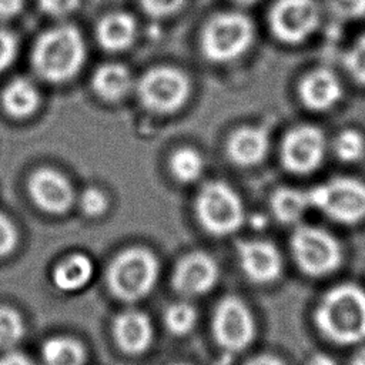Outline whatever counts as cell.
<instances>
[{
  "mask_svg": "<svg viewBox=\"0 0 365 365\" xmlns=\"http://www.w3.org/2000/svg\"><path fill=\"white\" fill-rule=\"evenodd\" d=\"M244 365H285L278 356L271 354H258L245 361Z\"/></svg>",
  "mask_w": 365,
  "mask_h": 365,
  "instance_id": "obj_37",
  "label": "cell"
},
{
  "mask_svg": "<svg viewBox=\"0 0 365 365\" xmlns=\"http://www.w3.org/2000/svg\"><path fill=\"white\" fill-rule=\"evenodd\" d=\"M131 74L118 63H108L98 67L93 76V88L104 100H118L128 93Z\"/></svg>",
  "mask_w": 365,
  "mask_h": 365,
  "instance_id": "obj_21",
  "label": "cell"
},
{
  "mask_svg": "<svg viewBox=\"0 0 365 365\" xmlns=\"http://www.w3.org/2000/svg\"><path fill=\"white\" fill-rule=\"evenodd\" d=\"M351 365H365V348L359 349V351L354 355V358H352V361H351Z\"/></svg>",
  "mask_w": 365,
  "mask_h": 365,
  "instance_id": "obj_39",
  "label": "cell"
},
{
  "mask_svg": "<svg viewBox=\"0 0 365 365\" xmlns=\"http://www.w3.org/2000/svg\"><path fill=\"white\" fill-rule=\"evenodd\" d=\"M211 335L224 352L248 349L257 336V321L248 304L238 295L222 297L212 311Z\"/></svg>",
  "mask_w": 365,
  "mask_h": 365,
  "instance_id": "obj_5",
  "label": "cell"
},
{
  "mask_svg": "<svg viewBox=\"0 0 365 365\" xmlns=\"http://www.w3.org/2000/svg\"><path fill=\"white\" fill-rule=\"evenodd\" d=\"M24 0H0V19H11L20 13Z\"/></svg>",
  "mask_w": 365,
  "mask_h": 365,
  "instance_id": "obj_36",
  "label": "cell"
},
{
  "mask_svg": "<svg viewBox=\"0 0 365 365\" xmlns=\"http://www.w3.org/2000/svg\"><path fill=\"white\" fill-rule=\"evenodd\" d=\"M307 194L309 205L334 221L356 224L365 218V182L355 177H334Z\"/></svg>",
  "mask_w": 365,
  "mask_h": 365,
  "instance_id": "obj_6",
  "label": "cell"
},
{
  "mask_svg": "<svg viewBox=\"0 0 365 365\" xmlns=\"http://www.w3.org/2000/svg\"><path fill=\"white\" fill-rule=\"evenodd\" d=\"M254 40L252 21L237 11L214 16L205 26L201 38L204 56L217 63L240 57Z\"/></svg>",
  "mask_w": 365,
  "mask_h": 365,
  "instance_id": "obj_7",
  "label": "cell"
},
{
  "mask_svg": "<svg viewBox=\"0 0 365 365\" xmlns=\"http://www.w3.org/2000/svg\"><path fill=\"white\" fill-rule=\"evenodd\" d=\"M328 145V138L319 127L312 124H299L291 128L282 140V165L294 174H311L322 165Z\"/></svg>",
  "mask_w": 365,
  "mask_h": 365,
  "instance_id": "obj_9",
  "label": "cell"
},
{
  "mask_svg": "<svg viewBox=\"0 0 365 365\" xmlns=\"http://www.w3.org/2000/svg\"><path fill=\"white\" fill-rule=\"evenodd\" d=\"M202 158L192 148H180L174 153L170 161L173 175L181 182H192L202 173Z\"/></svg>",
  "mask_w": 365,
  "mask_h": 365,
  "instance_id": "obj_27",
  "label": "cell"
},
{
  "mask_svg": "<svg viewBox=\"0 0 365 365\" xmlns=\"http://www.w3.org/2000/svg\"><path fill=\"white\" fill-rule=\"evenodd\" d=\"M140 3L148 14L154 17H163L178 10L184 0H140Z\"/></svg>",
  "mask_w": 365,
  "mask_h": 365,
  "instance_id": "obj_33",
  "label": "cell"
},
{
  "mask_svg": "<svg viewBox=\"0 0 365 365\" xmlns=\"http://www.w3.org/2000/svg\"><path fill=\"white\" fill-rule=\"evenodd\" d=\"M301 103L311 111H329L344 97V87L339 77L327 67H318L307 73L298 86Z\"/></svg>",
  "mask_w": 365,
  "mask_h": 365,
  "instance_id": "obj_16",
  "label": "cell"
},
{
  "mask_svg": "<svg viewBox=\"0 0 365 365\" xmlns=\"http://www.w3.org/2000/svg\"><path fill=\"white\" fill-rule=\"evenodd\" d=\"M308 365H336L335 361L332 358H329L328 355L324 354H318L315 356H312V359L309 361Z\"/></svg>",
  "mask_w": 365,
  "mask_h": 365,
  "instance_id": "obj_38",
  "label": "cell"
},
{
  "mask_svg": "<svg viewBox=\"0 0 365 365\" xmlns=\"http://www.w3.org/2000/svg\"><path fill=\"white\" fill-rule=\"evenodd\" d=\"M168 365H187L184 362H173V364H168Z\"/></svg>",
  "mask_w": 365,
  "mask_h": 365,
  "instance_id": "obj_41",
  "label": "cell"
},
{
  "mask_svg": "<svg viewBox=\"0 0 365 365\" xmlns=\"http://www.w3.org/2000/svg\"><path fill=\"white\" fill-rule=\"evenodd\" d=\"M327 7L339 20H359L365 17V0H327Z\"/></svg>",
  "mask_w": 365,
  "mask_h": 365,
  "instance_id": "obj_30",
  "label": "cell"
},
{
  "mask_svg": "<svg viewBox=\"0 0 365 365\" xmlns=\"http://www.w3.org/2000/svg\"><path fill=\"white\" fill-rule=\"evenodd\" d=\"M19 245V231L14 222L0 212V259L10 257Z\"/></svg>",
  "mask_w": 365,
  "mask_h": 365,
  "instance_id": "obj_31",
  "label": "cell"
},
{
  "mask_svg": "<svg viewBox=\"0 0 365 365\" xmlns=\"http://www.w3.org/2000/svg\"><path fill=\"white\" fill-rule=\"evenodd\" d=\"M84 57L86 47L80 31L73 26H58L38 37L31 60L41 78L60 83L80 70Z\"/></svg>",
  "mask_w": 365,
  "mask_h": 365,
  "instance_id": "obj_3",
  "label": "cell"
},
{
  "mask_svg": "<svg viewBox=\"0 0 365 365\" xmlns=\"http://www.w3.org/2000/svg\"><path fill=\"white\" fill-rule=\"evenodd\" d=\"M38 3L43 11L60 17L71 13L77 7L78 0H38Z\"/></svg>",
  "mask_w": 365,
  "mask_h": 365,
  "instance_id": "obj_34",
  "label": "cell"
},
{
  "mask_svg": "<svg viewBox=\"0 0 365 365\" xmlns=\"http://www.w3.org/2000/svg\"><path fill=\"white\" fill-rule=\"evenodd\" d=\"M198 322L197 308L185 298L174 301L163 312V324L167 332L175 338L190 335Z\"/></svg>",
  "mask_w": 365,
  "mask_h": 365,
  "instance_id": "obj_24",
  "label": "cell"
},
{
  "mask_svg": "<svg viewBox=\"0 0 365 365\" xmlns=\"http://www.w3.org/2000/svg\"><path fill=\"white\" fill-rule=\"evenodd\" d=\"M160 272V259L153 250L144 245H130L110 259L104 281L113 298L134 305L154 291Z\"/></svg>",
  "mask_w": 365,
  "mask_h": 365,
  "instance_id": "obj_1",
  "label": "cell"
},
{
  "mask_svg": "<svg viewBox=\"0 0 365 365\" xmlns=\"http://www.w3.org/2000/svg\"><path fill=\"white\" fill-rule=\"evenodd\" d=\"M342 66L356 84L365 87V33L356 37L345 50Z\"/></svg>",
  "mask_w": 365,
  "mask_h": 365,
  "instance_id": "obj_28",
  "label": "cell"
},
{
  "mask_svg": "<svg viewBox=\"0 0 365 365\" xmlns=\"http://www.w3.org/2000/svg\"><path fill=\"white\" fill-rule=\"evenodd\" d=\"M41 365H87L88 352L83 341L70 335H53L40 346Z\"/></svg>",
  "mask_w": 365,
  "mask_h": 365,
  "instance_id": "obj_19",
  "label": "cell"
},
{
  "mask_svg": "<svg viewBox=\"0 0 365 365\" xmlns=\"http://www.w3.org/2000/svg\"><path fill=\"white\" fill-rule=\"evenodd\" d=\"M314 321L334 342H359L365 338V292L352 284L332 288L317 307Z\"/></svg>",
  "mask_w": 365,
  "mask_h": 365,
  "instance_id": "obj_2",
  "label": "cell"
},
{
  "mask_svg": "<svg viewBox=\"0 0 365 365\" xmlns=\"http://www.w3.org/2000/svg\"><path fill=\"white\" fill-rule=\"evenodd\" d=\"M1 101L6 111L13 117H27L37 108L40 97L30 80L19 77L6 86Z\"/></svg>",
  "mask_w": 365,
  "mask_h": 365,
  "instance_id": "obj_23",
  "label": "cell"
},
{
  "mask_svg": "<svg viewBox=\"0 0 365 365\" xmlns=\"http://www.w3.org/2000/svg\"><path fill=\"white\" fill-rule=\"evenodd\" d=\"M143 104L154 111L168 113L187 100L190 84L184 73L174 67L158 66L148 70L137 86Z\"/></svg>",
  "mask_w": 365,
  "mask_h": 365,
  "instance_id": "obj_12",
  "label": "cell"
},
{
  "mask_svg": "<svg viewBox=\"0 0 365 365\" xmlns=\"http://www.w3.org/2000/svg\"><path fill=\"white\" fill-rule=\"evenodd\" d=\"M29 194L38 210L51 215L66 214L76 201L70 181L51 168H40L31 174Z\"/></svg>",
  "mask_w": 365,
  "mask_h": 365,
  "instance_id": "obj_15",
  "label": "cell"
},
{
  "mask_svg": "<svg viewBox=\"0 0 365 365\" xmlns=\"http://www.w3.org/2000/svg\"><path fill=\"white\" fill-rule=\"evenodd\" d=\"M77 202H78L80 211L87 218H98V217L104 215V212L108 208V200H107L106 194L96 187L86 188L80 194Z\"/></svg>",
  "mask_w": 365,
  "mask_h": 365,
  "instance_id": "obj_29",
  "label": "cell"
},
{
  "mask_svg": "<svg viewBox=\"0 0 365 365\" xmlns=\"http://www.w3.org/2000/svg\"><path fill=\"white\" fill-rule=\"evenodd\" d=\"M321 16L317 0H277L269 11L271 31L282 43L299 44L317 31Z\"/></svg>",
  "mask_w": 365,
  "mask_h": 365,
  "instance_id": "obj_10",
  "label": "cell"
},
{
  "mask_svg": "<svg viewBox=\"0 0 365 365\" xmlns=\"http://www.w3.org/2000/svg\"><path fill=\"white\" fill-rule=\"evenodd\" d=\"M0 365H36L34 361L26 354L13 349L0 355Z\"/></svg>",
  "mask_w": 365,
  "mask_h": 365,
  "instance_id": "obj_35",
  "label": "cell"
},
{
  "mask_svg": "<svg viewBox=\"0 0 365 365\" xmlns=\"http://www.w3.org/2000/svg\"><path fill=\"white\" fill-rule=\"evenodd\" d=\"M268 147L269 137L267 130L261 127H244L231 135L227 150L235 164L250 167L264 160Z\"/></svg>",
  "mask_w": 365,
  "mask_h": 365,
  "instance_id": "obj_18",
  "label": "cell"
},
{
  "mask_svg": "<svg viewBox=\"0 0 365 365\" xmlns=\"http://www.w3.org/2000/svg\"><path fill=\"white\" fill-rule=\"evenodd\" d=\"M289 245L299 269L312 277L331 272L341 261L339 244L329 232L318 227L298 225L291 235Z\"/></svg>",
  "mask_w": 365,
  "mask_h": 365,
  "instance_id": "obj_8",
  "label": "cell"
},
{
  "mask_svg": "<svg viewBox=\"0 0 365 365\" xmlns=\"http://www.w3.org/2000/svg\"><path fill=\"white\" fill-rule=\"evenodd\" d=\"M94 272L96 265L90 255L84 252H71L54 264L50 272V279L58 292L76 294L90 285Z\"/></svg>",
  "mask_w": 365,
  "mask_h": 365,
  "instance_id": "obj_17",
  "label": "cell"
},
{
  "mask_svg": "<svg viewBox=\"0 0 365 365\" xmlns=\"http://www.w3.org/2000/svg\"><path fill=\"white\" fill-rule=\"evenodd\" d=\"M235 255L244 277L252 284L267 285L282 274V257L278 248L265 240H237Z\"/></svg>",
  "mask_w": 365,
  "mask_h": 365,
  "instance_id": "obj_13",
  "label": "cell"
},
{
  "mask_svg": "<svg viewBox=\"0 0 365 365\" xmlns=\"http://www.w3.org/2000/svg\"><path fill=\"white\" fill-rule=\"evenodd\" d=\"M221 278V268L217 259L207 251L192 250L185 252L175 262L170 285L181 298L190 299L211 292Z\"/></svg>",
  "mask_w": 365,
  "mask_h": 365,
  "instance_id": "obj_11",
  "label": "cell"
},
{
  "mask_svg": "<svg viewBox=\"0 0 365 365\" xmlns=\"http://www.w3.org/2000/svg\"><path fill=\"white\" fill-rule=\"evenodd\" d=\"M331 150L342 163H358L365 157V135L352 127L342 128L332 138Z\"/></svg>",
  "mask_w": 365,
  "mask_h": 365,
  "instance_id": "obj_25",
  "label": "cell"
},
{
  "mask_svg": "<svg viewBox=\"0 0 365 365\" xmlns=\"http://www.w3.org/2000/svg\"><path fill=\"white\" fill-rule=\"evenodd\" d=\"M111 336L124 355L140 356L154 344L155 329L150 315L135 307L124 308L111 321Z\"/></svg>",
  "mask_w": 365,
  "mask_h": 365,
  "instance_id": "obj_14",
  "label": "cell"
},
{
  "mask_svg": "<svg viewBox=\"0 0 365 365\" xmlns=\"http://www.w3.org/2000/svg\"><path fill=\"white\" fill-rule=\"evenodd\" d=\"M26 335V321L14 307L0 304V351L17 349Z\"/></svg>",
  "mask_w": 365,
  "mask_h": 365,
  "instance_id": "obj_26",
  "label": "cell"
},
{
  "mask_svg": "<svg viewBox=\"0 0 365 365\" xmlns=\"http://www.w3.org/2000/svg\"><path fill=\"white\" fill-rule=\"evenodd\" d=\"M194 208L201 228L215 238L235 234L245 221L242 200L232 187L222 181L204 184Z\"/></svg>",
  "mask_w": 365,
  "mask_h": 365,
  "instance_id": "obj_4",
  "label": "cell"
},
{
  "mask_svg": "<svg viewBox=\"0 0 365 365\" xmlns=\"http://www.w3.org/2000/svg\"><path fill=\"white\" fill-rule=\"evenodd\" d=\"M17 53V40L13 33L0 29V73L14 60Z\"/></svg>",
  "mask_w": 365,
  "mask_h": 365,
  "instance_id": "obj_32",
  "label": "cell"
},
{
  "mask_svg": "<svg viewBox=\"0 0 365 365\" xmlns=\"http://www.w3.org/2000/svg\"><path fill=\"white\" fill-rule=\"evenodd\" d=\"M137 31V24L133 16L115 11L107 14L97 27V38L100 44L110 51H120L127 48Z\"/></svg>",
  "mask_w": 365,
  "mask_h": 365,
  "instance_id": "obj_20",
  "label": "cell"
},
{
  "mask_svg": "<svg viewBox=\"0 0 365 365\" xmlns=\"http://www.w3.org/2000/svg\"><path fill=\"white\" fill-rule=\"evenodd\" d=\"M271 211L282 224H295L301 220L309 205L307 191L292 187L277 188L271 195Z\"/></svg>",
  "mask_w": 365,
  "mask_h": 365,
  "instance_id": "obj_22",
  "label": "cell"
},
{
  "mask_svg": "<svg viewBox=\"0 0 365 365\" xmlns=\"http://www.w3.org/2000/svg\"><path fill=\"white\" fill-rule=\"evenodd\" d=\"M235 3H238V4H242V6H245V4H252V3H255L257 0H234Z\"/></svg>",
  "mask_w": 365,
  "mask_h": 365,
  "instance_id": "obj_40",
  "label": "cell"
}]
</instances>
